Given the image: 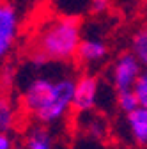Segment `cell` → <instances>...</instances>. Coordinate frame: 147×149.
Instances as JSON below:
<instances>
[{
    "instance_id": "6da1fadb",
    "label": "cell",
    "mask_w": 147,
    "mask_h": 149,
    "mask_svg": "<svg viewBox=\"0 0 147 149\" xmlns=\"http://www.w3.org/2000/svg\"><path fill=\"white\" fill-rule=\"evenodd\" d=\"M76 78L69 74H35L21 89L20 103L37 124L60 123L73 110Z\"/></svg>"
},
{
    "instance_id": "7a4b0ae2",
    "label": "cell",
    "mask_w": 147,
    "mask_h": 149,
    "mask_svg": "<svg viewBox=\"0 0 147 149\" xmlns=\"http://www.w3.org/2000/svg\"><path fill=\"white\" fill-rule=\"evenodd\" d=\"M82 39L83 27L76 16L57 14L46 18L32 37V61L35 64L73 61L78 55Z\"/></svg>"
},
{
    "instance_id": "3957f363",
    "label": "cell",
    "mask_w": 147,
    "mask_h": 149,
    "mask_svg": "<svg viewBox=\"0 0 147 149\" xmlns=\"http://www.w3.org/2000/svg\"><path fill=\"white\" fill-rule=\"evenodd\" d=\"M142 73H144V68L138 62V59L131 52H122L110 64L108 80L112 84L115 94H119V92L135 91Z\"/></svg>"
},
{
    "instance_id": "277c9868",
    "label": "cell",
    "mask_w": 147,
    "mask_h": 149,
    "mask_svg": "<svg viewBox=\"0 0 147 149\" xmlns=\"http://www.w3.org/2000/svg\"><path fill=\"white\" fill-rule=\"evenodd\" d=\"M21 32V14L14 4L0 2V61L9 57Z\"/></svg>"
},
{
    "instance_id": "5b68a950",
    "label": "cell",
    "mask_w": 147,
    "mask_h": 149,
    "mask_svg": "<svg viewBox=\"0 0 147 149\" xmlns=\"http://www.w3.org/2000/svg\"><path fill=\"white\" fill-rule=\"evenodd\" d=\"M99 91H101V84H99V78L96 74H92V73L80 74L76 78L73 110L78 112V114L92 112L99 101Z\"/></svg>"
},
{
    "instance_id": "8992f818",
    "label": "cell",
    "mask_w": 147,
    "mask_h": 149,
    "mask_svg": "<svg viewBox=\"0 0 147 149\" xmlns=\"http://www.w3.org/2000/svg\"><path fill=\"white\" fill-rule=\"evenodd\" d=\"M106 57H108V45L103 37L83 34V39L80 43L78 55H76L78 62L83 66H96L101 64Z\"/></svg>"
},
{
    "instance_id": "52a82bcc",
    "label": "cell",
    "mask_w": 147,
    "mask_h": 149,
    "mask_svg": "<svg viewBox=\"0 0 147 149\" xmlns=\"http://www.w3.org/2000/svg\"><path fill=\"white\" fill-rule=\"evenodd\" d=\"M126 135L135 146L147 147V108L138 107L135 112L124 116Z\"/></svg>"
},
{
    "instance_id": "ba28073f",
    "label": "cell",
    "mask_w": 147,
    "mask_h": 149,
    "mask_svg": "<svg viewBox=\"0 0 147 149\" xmlns=\"http://www.w3.org/2000/svg\"><path fill=\"white\" fill-rule=\"evenodd\" d=\"M23 147L25 149H55V139L48 130V126L34 124L25 133Z\"/></svg>"
},
{
    "instance_id": "9c48e42d",
    "label": "cell",
    "mask_w": 147,
    "mask_h": 149,
    "mask_svg": "<svg viewBox=\"0 0 147 149\" xmlns=\"http://www.w3.org/2000/svg\"><path fill=\"white\" fill-rule=\"evenodd\" d=\"M18 123V108L9 96L0 94V133H11Z\"/></svg>"
},
{
    "instance_id": "30bf717a",
    "label": "cell",
    "mask_w": 147,
    "mask_h": 149,
    "mask_svg": "<svg viewBox=\"0 0 147 149\" xmlns=\"http://www.w3.org/2000/svg\"><path fill=\"white\" fill-rule=\"evenodd\" d=\"M144 69H147V27H142L131 36V50H130Z\"/></svg>"
},
{
    "instance_id": "8fae6325",
    "label": "cell",
    "mask_w": 147,
    "mask_h": 149,
    "mask_svg": "<svg viewBox=\"0 0 147 149\" xmlns=\"http://www.w3.org/2000/svg\"><path fill=\"white\" fill-rule=\"evenodd\" d=\"M115 101H117V107L119 110L122 112L124 116L131 114V112H135L138 107H140V101L135 94V91H128V92H119V94L115 96Z\"/></svg>"
},
{
    "instance_id": "7c38bea8",
    "label": "cell",
    "mask_w": 147,
    "mask_h": 149,
    "mask_svg": "<svg viewBox=\"0 0 147 149\" xmlns=\"http://www.w3.org/2000/svg\"><path fill=\"white\" fill-rule=\"evenodd\" d=\"M135 94H137V98L140 101V107L147 108V69H144L142 77H140V80H138V84L135 87Z\"/></svg>"
},
{
    "instance_id": "4fadbf2b",
    "label": "cell",
    "mask_w": 147,
    "mask_h": 149,
    "mask_svg": "<svg viewBox=\"0 0 147 149\" xmlns=\"http://www.w3.org/2000/svg\"><path fill=\"white\" fill-rule=\"evenodd\" d=\"M0 149H16L11 133H0Z\"/></svg>"
},
{
    "instance_id": "5bb4252c",
    "label": "cell",
    "mask_w": 147,
    "mask_h": 149,
    "mask_svg": "<svg viewBox=\"0 0 147 149\" xmlns=\"http://www.w3.org/2000/svg\"><path fill=\"white\" fill-rule=\"evenodd\" d=\"M90 9L94 13H105V9H108V2H103V0H96V2L90 4Z\"/></svg>"
},
{
    "instance_id": "9a60e30c",
    "label": "cell",
    "mask_w": 147,
    "mask_h": 149,
    "mask_svg": "<svg viewBox=\"0 0 147 149\" xmlns=\"http://www.w3.org/2000/svg\"><path fill=\"white\" fill-rule=\"evenodd\" d=\"M16 149H25V147L23 146H16Z\"/></svg>"
}]
</instances>
